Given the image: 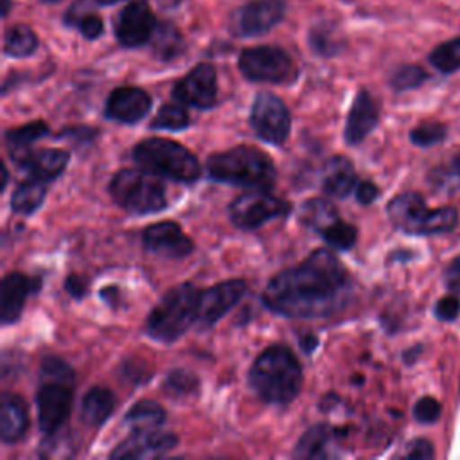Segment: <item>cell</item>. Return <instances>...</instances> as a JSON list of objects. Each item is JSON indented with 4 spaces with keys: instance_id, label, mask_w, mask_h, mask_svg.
<instances>
[{
    "instance_id": "22",
    "label": "cell",
    "mask_w": 460,
    "mask_h": 460,
    "mask_svg": "<svg viewBox=\"0 0 460 460\" xmlns=\"http://www.w3.org/2000/svg\"><path fill=\"white\" fill-rule=\"evenodd\" d=\"M29 428V413L25 401L13 392L0 397V438L4 444H14L23 438Z\"/></svg>"
},
{
    "instance_id": "6",
    "label": "cell",
    "mask_w": 460,
    "mask_h": 460,
    "mask_svg": "<svg viewBox=\"0 0 460 460\" xmlns=\"http://www.w3.org/2000/svg\"><path fill=\"white\" fill-rule=\"evenodd\" d=\"M386 214L394 226L406 234L431 235L453 230L458 216L451 207L428 208L419 192L408 190L397 194L386 207Z\"/></svg>"
},
{
    "instance_id": "7",
    "label": "cell",
    "mask_w": 460,
    "mask_h": 460,
    "mask_svg": "<svg viewBox=\"0 0 460 460\" xmlns=\"http://www.w3.org/2000/svg\"><path fill=\"white\" fill-rule=\"evenodd\" d=\"M158 178L146 169H122L111 178L108 190L120 208L135 216H146L167 207L165 187Z\"/></svg>"
},
{
    "instance_id": "45",
    "label": "cell",
    "mask_w": 460,
    "mask_h": 460,
    "mask_svg": "<svg viewBox=\"0 0 460 460\" xmlns=\"http://www.w3.org/2000/svg\"><path fill=\"white\" fill-rule=\"evenodd\" d=\"M379 196V190L376 187V183L368 181V180H363V181H358L356 183V199L363 205H368L372 203L376 198Z\"/></svg>"
},
{
    "instance_id": "30",
    "label": "cell",
    "mask_w": 460,
    "mask_h": 460,
    "mask_svg": "<svg viewBox=\"0 0 460 460\" xmlns=\"http://www.w3.org/2000/svg\"><path fill=\"white\" fill-rule=\"evenodd\" d=\"M151 41H153L155 56L162 61L174 59L176 56H180L183 52V47H185L181 34L171 23L156 25Z\"/></svg>"
},
{
    "instance_id": "34",
    "label": "cell",
    "mask_w": 460,
    "mask_h": 460,
    "mask_svg": "<svg viewBox=\"0 0 460 460\" xmlns=\"http://www.w3.org/2000/svg\"><path fill=\"white\" fill-rule=\"evenodd\" d=\"M189 124H190V117L185 108H181L180 104H164L149 126H151V129L181 131Z\"/></svg>"
},
{
    "instance_id": "31",
    "label": "cell",
    "mask_w": 460,
    "mask_h": 460,
    "mask_svg": "<svg viewBox=\"0 0 460 460\" xmlns=\"http://www.w3.org/2000/svg\"><path fill=\"white\" fill-rule=\"evenodd\" d=\"M38 47V38L27 25H14L5 32L4 50L13 58L31 56Z\"/></svg>"
},
{
    "instance_id": "27",
    "label": "cell",
    "mask_w": 460,
    "mask_h": 460,
    "mask_svg": "<svg viewBox=\"0 0 460 460\" xmlns=\"http://www.w3.org/2000/svg\"><path fill=\"white\" fill-rule=\"evenodd\" d=\"M47 187L41 180H27L22 181L11 194V210L22 216L34 214L45 201Z\"/></svg>"
},
{
    "instance_id": "20",
    "label": "cell",
    "mask_w": 460,
    "mask_h": 460,
    "mask_svg": "<svg viewBox=\"0 0 460 460\" xmlns=\"http://www.w3.org/2000/svg\"><path fill=\"white\" fill-rule=\"evenodd\" d=\"M70 153L66 149L59 147H43V149H29L25 155H22L16 164L20 169H23L31 178L41 180V181H52L68 165Z\"/></svg>"
},
{
    "instance_id": "41",
    "label": "cell",
    "mask_w": 460,
    "mask_h": 460,
    "mask_svg": "<svg viewBox=\"0 0 460 460\" xmlns=\"http://www.w3.org/2000/svg\"><path fill=\"white\" fill-rule=\"evenodd\" d=\"M59 138H70L75 144H90L97 137V129L86 128V126H74V128H65L63 131L58 133Z\"/></svg>"
},
{
    "instance_id": "38",
    "label": "cell",
    "mask_w": 460,
    "mask_h": 460,
    "mask_svg": "<svg viewBox=\"0 0 460 460\" xmlns=\"http://www.w3.org/2000/svg\"><path fill=\"white\" fill-rule=\"evenodd\" d=\"M40 374L47 381H61V383H72L74 381V370L72 367L63 361L61 358L49 356L40 365Z\"/></svg>"
},
{
    "instance_id": "46",
    "label": "cell",
    "mask_w": 460,
    "mask_h": 460,
    "mask_svg": "<svg viewBox=\"0 0 460 460\" xmlns=\"http://www.w3.org/2000/svg\"><path fill=\"white\" fill-rule=\"evenodd\" d=\"M444 280L451 291L460 293V255L456 259H453V262L447 266Z\"/></svg>"
},
{
    "instance_id": "9",
    "label": "cell",
    "mask_w": 460,
    "mask_h": 460,
    "mask_svg": "<svg viewBox=\"0 0 460 460\" xmlns=\"http://www.w3.org/2000/svg\"><path fill=\"white\" fill-rule=\"evenodd\" d=\"M250 124L261 140L282 146L289 137L291 115L280 97L271 92H261L253 99Z\"/></svg>"
},
{
    "instance_id": "18",
    "label": "cell",
    "mask_w": 460,
    "mask_h": 460,
    "mask_svg": "<svg viewBox=\"0 0 460 460\" xmlns=\"http://www.w3.org/2000/svg\"><path fill=\"white\" fill-rule=\"evenodd\" d=\"M284 16L282 0H252L235 18V31L241 36H257L275 27Z\"/></svg>"
},
{
    "instance_id": "33",
    "label": "cell",
    "mask_w": 460,
    "mask_h": 460,
    "mask_svg": "<svg viewBox=\"0 0 460 460\" xmlns=\"http://www.w3.org/2000/svg\"><path fill=\"white\" fill-rule=\"evenodd\" d=\"M429 63L444 74L460 70V36L437 45L429 54Z\"/></svg>"
},
{
    "instance_id": "23",
    "label": "cell",
    "mask_w": 460,
    "mask_h": 460,
    "mask_svg": "<svg viewBox=\"0 0 460 460\" xmlns=\"http://www.w3.org/2000/svg\"><path fill=\"white\" fill-rule=\"evenodd\" d=\"M340 435L341 433L336 428H332L325 422L314 424L300 435V438L293 449V456H296V458H329L334 455L332 444L336 442V438Z\"/></svg>"
},
{
    "instance_id": "29",
    "label": "cell",
    "mask_w": 460,
    "mask_h": 460,
    "mask_svg": "<svg viewBox=\"0 0 460 460\" xmlns=\"http://www.w3.org/2000/svg\"><path fill=\"white\" fill-rule=\"evenodd\" d=\"M124 422L131 426V431L155 429L165 422V410L149 399L135 402L124 415Z\"/></svg>"
},
{
    "instance_id": "1",
    "label": "cell",
    "mask_w": 460,
    "mask_h": 460,
    "mask_svg": "<svg viewBox=\"0 0 460 460\" xmlns=\"http://www.w3.org/2000/svg\"><path fill=\"white\" fill-rule=\"evenodd\" d=\"M350 293L349 271L331 250L320 248L270 279L261 300L270 311L288 318H323L341 311Z\"/></svg>"
},
{
    "instance_id": "25",
    "label": "cell",
    "mask_w": 460,
    "mask_h": 460,
    "mask_svg": "<svg viewBox=\"0 0 460 460\" xmlns=\"http://www.w3.org/2000/svg\"><path fill=\"white\" fill-rule=\"evenodd\" d=\"M115 408V395L104 386H92L81 401V419L90 426H101Z\"/></svg>"
},
{
    "instance_id": "35",
    "label": "cell",
    "mask_w": 460,
    "mask_h": 460,
    "mask_svg": "<svg viewBox=\"0 0 460 460\" xmlns=\"http://www.w3.org/2000/svg\"><path fill=\"white\" fill-rule=\"evenodd\" d=\"M320 235L329 246L336 250H350L358 239V230L350 223L338 219L325 230H322Z\"/></svg>"
},
{
    "instance_id": "8",
    "label": "cell",
    "mask_w": 460,
    "mask_h": 460,
    "mask_svg": "<svg viewBox=\"0 0 460 460\" xmlns=\"http://www.w3.org/2000/svg\"><path fill=\"white\" fill-rule=\"evenodd\" d=\"M228 212L237 228L253 230L271 219L288 216L291 212V205L268 192V189H252L237 196L230 203Z\"/></svg>"
},
{
    "instance_id": "11",
    "label": "cell",
    "mask_w": 460,
    "mask_h": 460,
    "mask_svg": "<svg viewBox=\"0 0 460 460\" xmlns=\"http://www.w3.org/2000/svg\"><path fill=\"white\" fill-rule=\"evenodd\" d=\"M70 385L72 383L47 381L36 392L38 426L47 437L56 435L70 415L74 401V390Z\"/></svg>"
},
{
    "instance_id": "17",
    "label": "cell",
    "mask_w": 460,
    "mask_h": 460,
    "mask_svg": "<svg viewBox=\"0 0 460 460\" xmlns=\"http://www.w3.org/2000/svg\"><path fill=\"white\" fill-rule=\"evenodd\" d=\"M151 110V95L138 86L115 88L104 104V117L120 124H137Z\"/></svg>"
},
{
    "instance_id": "24",
    "label": "cell",
    "mask_w": 460,
    "mask_h": 460,
    "mask_svg": "<svg viewBox=\"0 0 460 460\" xmlns=\"http://www.w3.org/2000/svg\"><path fill=\"white\" fill-rule=\"evenodd\" d=\"M356 171L347 156H332L323 169L322 189L331 198H345L356 189Z\"/></svg>"
},
{
    "instance_id": "49",
    "label": "cell",
    "mask_w": 460,
    "mask_h": 460,
    "mask_svg": "<svg viewBox=\"0 0 460 460\" xmlns=\"http://www.w3.org/2000/svg\"><path fill=\"white\" fill-rule=\"evenodd\" d=\"M45 2H58V0H45Z\"/></svg>"
},
{
    "instance_id": "19",
    "label": "cell",
    "mask_w": 460,
    "mask_h": 460,
    "mask_svg": "<svg viewBox=\"0 0 460 460\" xmlns=\"http://www.w3.org/2000/svg\"><path fill=\"white\" fill-rule=\"evenodd\" d=\"M379 122V104L377 101L367 92L359 90L352 101V106L347 115L343 138L349 146L361 144L370 131Z\"/></svg>"
},
{
    "instance_id": "21",
    "label": "cell",
    "mask_w": 460,
    "mask_h": 460,
    "mask_svg": "<svg viewBox=\"0 0 460 460\" xmlns=\"http://www.w3.org/2000/svg\"><path fill=\"white\" fill-rule=\"evenodd\" d=\"M40 284V279L27 277L20 271H11L2 279V323H14L20 320L27 296L38 291Z\"/></svg>"
},
{
    "instance_id": "32",
    "label": "cell",
    "mask_w": 460,
    "mask_h": 460,
    "mask_svg": "<svg viewBox=\"0 0 460 460\" xmlns=\"http://www.w3.org/2000/svg\"><path fill=\"white\" fill-rule=\"evenodd\" d=\"M198 388L199 379L196 377V374L185 368H174L164 379V392L174 399H187L194 395Z\"/></svg>"
},
{
    "instance_id": "4",
    "label": "cell",
    "mask_w": 460,
    "mask_h": 460,
    "mask_svg": "<svg viewBox=\"0 0 460 460\" xmlns=\"http://www.w3.org/2000/svg\"><path fill=\"white\" fill-rule=\"evenodd\" d=\"M133 162L160 178L180 183H194L201 176L198 158L180 142L151 137L140 140L131 151Z\"/></svg>"
},
{
    "instance_id": "43",
    "label": "cell",
    "mask_w": 460,
    "mask_h": 460,
    "mask_svg": "<svg viewBox=\"0 0 460 460\" xmlns=\"http://www.w3.org/2000/svg\"><path fill=\"white\" fill-rule=\"evenodd\" d=\"M77 29L88 40H95L102 32V20L95 14H86L77 20Z\"/></svg>"
},
{
    "instance_id": "37",
    "label": "cell",
    "mask_w": 460,
    "mask_h": 460,
    "mask_svg": "<svg viewBox=\"0 0 460 460\" xmlns=\"http://www.w3.org/2000/svg\"><path fill=\"white\" fill-rule=\"evenodd\" d=\"M444 137H446V128H444V124H440V122H424V124H419V126L413 128L411 133H410V140H411L415 146H420V147L435 146V144H438L440 140H444Z\"/></svg>"
},
{
    "instance_id": "39",
    "label": "cell",
    "mask_w": 460,
    "mask_h": 460,
    "mask_svg": "<svg viewBox=\"0 0 460 460\" xmlns=\"http://www.w3.org/2000/svg\"><path fill=\"white\" fill-rule=\"evenodd\" d=\"M440 415V402L435 397H420L413 406L415 420L422 424H431Z\"/></svg>"
},
{
    "instance_id": "10",
    "label": "cell",
    "mask_w": 460,
    "mask_h": 460,
    "mask_svg": "<svg viewBox=\"0 0 460 460\" xmlns=\"http://www.w3.org/2000/svg\"><path fill=\"white\" fill-rule=\"evenodd\" d=\"M239 70L248 81L286 83L293 75V63L282 49L262 45L241 52Z\"/></svg>"
},
{
    "instance_id": "16",
    "label": "cell",
    "mask_w": 460,
    "mask_h": 460,
    "mask_svg": "<svg viewBox=\"0 0 460 460\" xmlns=\"http://www.w3.org/2000/svg\"><path fill=\"white\" fill-rule=\"evenodd\" d=\"M178 437L171 431L155 429H138L131 437L122 440L111 453V458H153L162 456L164 453L174 449Z\"/></svg>"
},
{
    "instance_id": "48",
    "label": "cell",
    "mask_w": 460,
    "mask_h": 460,
    "mask_svg": "<svg viewBox=\"0 0 460 460\" xmlns=\"http://www.w3.org/2000/svg\"><path fill=\"white\" fill-rule=\"evenodd\" d=\"M99 4H104V5H108V4H115V2H119V0H97Z\"/></svg>"
},
{
    "instance_id": "47",
    "label": "cell",
    "mask_w": 460,
    "mask_h": 460,
    "mask_svg": "<svg viewBox=\"0 0 460 460\" xmlns=\"http://www.w3.org/2000/svg\"><path fill=\"white\" fill-rule=\"evenodd\" d=\"M318 347V338L314 334H304L300 338V349L305 352V354H311L314 349Z\"/></svg>"
},
{
    "instance_id": "12",
    "label": "cell",
    "mask_w": 460,
    "mask_h": 460,
    "mask_svg": "<svg viewBox=\"0 0 460 460\" xmlns=\"http://www.w3.org/2000/svg\"><path fill=\"white\" fill-rule=\"evenodd\" d=\"M246 293V282L241 279H230L210 286L199 293L196 323L201 329L216 325Z\"/></svg>"
},
{
    "instance_id": "36",
    "label": "cell",
    "mask_w": 460,
    "mask_h": 460,
    "mask_svg": "<svg viewBox=\"0 0 460 460\" xmlns=\"http://www.w3.org/2000/svg\"><path fill=\"white\" fill-rule=\"evenodd\" d=\"M426 72L417 66V65H404V66H399L392 77H390V84L402 92V90H411V88H417L419 84H422L426 81Z\"/></svg>"
},
{
    "instance_id": "44",
    "label": "cell",
    "mask_w": 460,
    "mask_h": 460,
    "mask_svg": "<svg viewBox=\"0 0 460 460\" xmlns=\"http://www.w3.org/2000/svg\"><path fill=\"white\" fill-rule=\"evenodd\" d=\"M65 289H66V293H68L72 298H75V300L83 298V296L86 295V291H88L86 280H84L81 275H77V273H72V275L66 277V280H65Z\"/></svg>"
},
{
    "instance_id": "13",
    "label": "cell",
    "mask_w": 460,
    "mask_h": 460,
    "mask_svg": "<svg viewBox=\"0 0 460 460\" xmlns=\"http://www.w3.org/2000/svg\"><path fill=\"white\" fill-rule=\"evenodd\" d=\"M172 97L185 106L208 110L217 99V75L212 65L199 63L172 88Z\"/></svg>"
},
{
    "instance_id": "42",
    "label": "cell",
    "mask_w": 460,
    "mask_h": 460,
    "mask_svg": "<svg viewBox=\"0 0 460 460\" xmlns=\"http://www.w3.org/2000/svg\"><path fill=\"white\" fill-rule=\"evenodd\" d=\"M404 458L410 460H429L433 458V447L426 438H415L408 444Z\"/></svg>"
},
{
    "instance_id": "26",
    "label": "cell",
    "mask_w": 460,
    "mask_h": 460,
    "mask_svg": "<svg viewBox=\"0 0 460 460\" xmlns=\"http://www.w3.org/2000/svg\"><path fill=\"white\" fill-rule=\"evenodd\" d=\"M49 135V124L43 120H32L18 128H11L5 131V144L11 160H18L22 155H25L31 146Z\"/></svg>"
},
{
    "instance_id": "28",
    "label": "cell",
    "mask_w": 460,
    "mask_h": 460,
    "mask_svg": "<svg viewBox=\"0 0 460 460\" xmlns=\"http://www.w3.org/2000/svg\"><path fill=\"white\" fill-rule=\"evenodd\" d=\"M338 219H340V216H338L336 207L331 201L322 199V198L307 199L298 210V221L305 228L314 230L318 234Z\"/></svg>"
},
{
    "instance_id": "40",
    "label": "cell",
    "mask_w": 460,
    "mask_h": 460,
    "mask_svg": "<svg viewBox=\"0 0 460 460\" xmlns=\"http://www.w3.org/2000/svg\"><path fill=\"white\" fill-rule=\"evenodd\" d=\"M460 313V302L455 295H447V296H442L437 304H435V316L438 320H444V322H451L458 316Z\"/></svg>"
},
{
    "instance_id": "5",
    "label": "cell",
    "mask_w": 460,
    "mask_h": 460,
    "mask_svg": "<svg viewBox=\"0 0 460 460\" xmlns=\"http://www.w3.org/2000/svg\"><path fill=\"white\" fill-rule=\"evenodd\" d=\"M199 293L192 284H180L164 293L146 320V332L160 343H172L198 318Z\"/></svg>"
},
{
    "instance_id": "3",
    "label": "cell",
    "mask_w": 460,
    "mask_h": 460,
    "mask_svg": "<svg viewBox=\"0 0 460 460\" xmlns=\"http://www.w3.org/2000/svg\"><path fill=\"white\" fill-rule=\"evenodd\" d=\"M207 174L214 181L248 189H270L277 180V169L271 158L252 146H235L210 155Z\"/></svg>"
},
{
    "instance_id": "14",
    "label": "cell",
    "mask_w": 460,
    "mask_h": 460,
    "mask_svg": "<svg viewBox=\"0 0 460 460\" xmlns=\"http://www.w3.org/2000/svg\"><path fill=\"white\" fill-rule=\"evenodd\" d=\"M142 244L147 252L165 259H183L194 250V243L174 221H160L144 228Z\"/></svg>"
},
{
    "instance_id": "15",
    "label": "cell",
    "mask_w": 460,
    "mask_h": 460,
    "mask_svg": "<svg viewBox=\"0 0 460 460\" xmlns=\"http://www.w3.org/2000/svg\"><path fill=\"white\" fill-rule=\"evenodd\" d=\"M155 29L156 22L147 0H133L122 9L115 25V36L120 45L133 49L149 41Z\"/></svg>"
},
{
    "instance_id": "2",
    "label": "cell",
    "mask_w": 460,
    "mask_h": 460,
    "mask_svg": "<svg viewBox=\"0 0 460 460\" xmlns=\"http://www.w3.org/2000/svg\"><path fill=\"white\" fill-rule=\"evenodd\" d=\"M302 367L291 349L271 345L250 367L248 383L255 395L268 404L286 406L302 388Z\"/></svg>"
}]
</instances>
